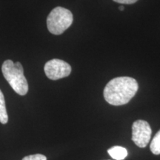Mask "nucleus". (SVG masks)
Listing matches in <instances>:
<instances>
[{"label":"nucleus","instance_id":"obj_1","mask_svg":"<svg viewBox=\"0 0 160 160\" xmlns=\"http://www.w3.org/2000/svg\"><path fill=\"white\" fill-rule=\"evenodd\" d=\"M139 88L137 81L129 77L111 79L104 89V98L110 105L119 106L128 103Z\"/></svg>","mask_w":160,"mask_h":160},{"label":"nucleus","instance_id":"obj_2","mask_svg":"<svg viewBox=\"0 0 160 160\" xmlns=\"http://www.w3.org/2000/svg\"><path fill=\"white\" fill-rule=\"evenodd\" d=\"M2 72L16 93L21 96L27 94L28 84L24 76V69L21 63L19 62L14 63L11 59L6 60L2 66Z\"/></svg>","mask_w":160,"mask_h":160},{"label":"nucleus","instance_id":"obj_3","mask_svg":"<svg viewBox=\"0 0 160 160\" xmlns=\"http://www.w3.org/2000/svg\"><path fill=\"white\" fill-rule=\"evenodd\" d=\"M73 14L69 10L62 7L53 8L47 18L48 31L54 35H60L73 23Z\"/></svg>","mask_w":160,"mask_h":160},{"label":"nucleus","instance_id":"obj_4","mask_svg":"<svg viewBox=\"0 0 160 160\" xmlns=\"http://www.w3.org/2000/svg\"><path fill=\"white\" fill-rule=\"evenodd\" d=\"M45 75L51 80H57L68 77L71 73V67L68 63L59 59H53L45 65Z\"/></svg>","mask_w":160,"mask_h":160},{"label":"nucleus","instance_id":"obj_5","mask_svg":"<svg viewBox=\"0 0 160 160\" xmlns=\"http://www.w3.org/2000/svg\"><path fill=\"white\" fill-rule=\"evenodd\" d=\"M151 126L144 120H137L132 126V140L139 148H145L151 139Z\"/></svg>","mask_w":160,"mask_h":160},{"label":"nucleus","instance_id":"obj_6","mask_svg":"<svg viewBox=\"0 0 160 160\" xmlns=\"http://www.w3.org/2000/svg\"><path fill=\"white\" fill-rule=\"evenodd\" d=\"M109 155L113 159L117 160H122L127 157L128 151L125 148L120 147V146H114L110 148L108 151Z\"/></svg>","mask_w":160,"mask_h":160},{"label":"nucleus","instance_id":"obj_7","mask_svg":"<svg viewBox=\"0 0 160 160\" xmlns=\"http://www.w3.org/2000/svg\"><path fill=\"white\" fill-rule=\"evenodd\" d=\"M8 122V116L6 110L5 97L3 93L0 90V122L2 124H6Z\"/></svg>","mask_w":160,"mask_h":160},{"label":"nucleus","instance_id":"obj_8","mask_svg":"<svg viewBox=\"0 0 160 160\" xmlns=\"http://www.w3.org/2000/svg\"><path fill=\"white\" fill-rule=\"evenodd\" d=\"M150 148L153 154H160V130L156 133L154 138L152 140Z\"/></svg>","mask_w":160,"mask_h":160},{"label":"nucleus","instance_id":"obj_9","mask_svg":"<svg viewBox=\"0 0 160 160\" xmlns=\"http://www.w3.org/2000/svg\"><path fill=\"white\" fill-rule=\"evenodd\" d=\"M22 160H47V157L42 154H33L24 157Z\"/></svg>","mask_w":160,"mask_h":160},{"label":"nucleus","instance_id":"obj_10","mask_svg":"<svg viewBox=\"0 0 160 160\" xmlns=\"http://www.w3.org/2000/svg\"><path fill=\"white\" fill-rule=\"evenodd\" d=\"M113 1L116 2L120 3V4H127V5H131L137 2L138 0H113Z\"/></svg>","mask_w":160,"mask_h":160},{"label":"nucleus","instance_id":"obj_11","mask_svg":"<svg viewBox=\"0 0 160 160\" xmlns=\"http://www.w3.org/2000/svg\"><path fill=\"white\" fill-rule=\"evenodd\" d=\"M119 10H120V11H124V7H123L122 5V6H120V7H119Z\"/></svg>","mask_w":160,"mask_h":160}]
</instances>
